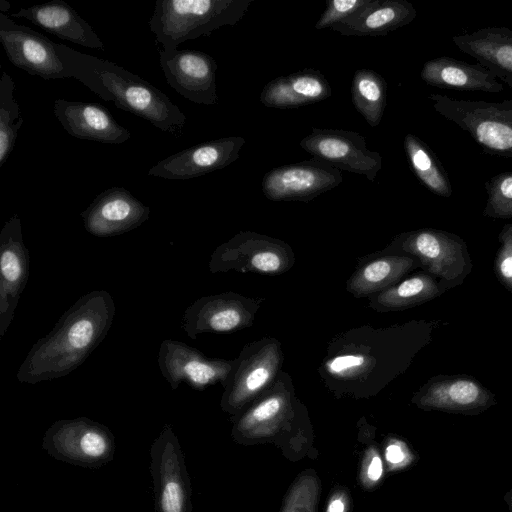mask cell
I'll use <instances>...</instances> for the list:
<instances>
[{
  "label": "cell",
  "instance_id": "5",
  "mask_svg": "<svg viewBox=\"0 0 512 512\" xmlns=\"http://www.w3.org/2000/svg\"><path fill=\"white\" fill-rule=\"evenodd\" d=\"M434 110L466 131L491 155L512 158V100H463L432 93Z\"/></svg>",
  "mask_w": 512,
  "mask_h": 512
},
{
  "label": "cell",
  "instance_id": "25",
  "mask_svg": "<svg viewBox=\"0 0 512 512\" xmlns=\"http://www.w3.org/2000/svg\"><path fill=\"white\" fill-rule=\"evenodd\" d=\"M327 79L318 71L306 68L268 82L260 93V101L269 108H298L331 96Z\"/></svg>",
  "mask_w": 512,
  "mask_h": 512
},
{
  "label": "cell",
  "instance_id": "23",
  "mask_svg": "<svg viewBox=\"0 0 512 512\" xmlns=\"http://www.w3.org/2000/svg\"><path fill=\"white\" fill-rule=\"evenodd\" d=\"M462 52L472 56L512 89V30L486 27L452 37Z\"/></svg>",
  "mask_w": 512,
  "mask_h": 512
},
{
  "label": "cell",
  "instance_id": "21",
  "mask_svg": "<svg viewBox=\"0 0 512 512\" xmlns=\"http://www.w3.org/2000/svg\"><path fill=\"white\" fill-rule=\"evenodd\" d=\"M10 16L26 19L36 26L86 48L104 50V43L92 26L63 0H50L27 8H20Z\"/></svg>",
  "mask_w": 512,
  "mask_h": 512
},
{
  "label": "cell",
  "instance_id": "40",
  "mask_svg": "<svg viewBox=\"0 0 512 512\" xmlns=\"http://www.w3.org/2000/svg\"><path fill=\"white\" fill-rule=\"evenodd\" d=\"M506 500L508 502L510 512H512V490L508 493Z\"/></svg>",
  "mask_w": 512,
  "mask_h": 512
},
{
  "label": "cell",
  "instance_id": "4",
  "mask_svg": "<svg viewBox=\"0 0 512 512\" xmlns=\"http://www.w3.org/2000/svg\"><path fill=\"white\" fill-rule=\"evenodd\" d=\"M254 0H156L149 26L156 43L172 52L188 40L236 25Z\"/></svg>",
  "mask_w": 512,
  "mask_h": 512
},
{
  "label": "cell",
  "instance_id": "10",
  "mask_svg": "<svg viewBox=\"0 0 512 512\" xmlns=\"http://www.w3.org/2000/svg\"><path fill=\"white\" fill-rule=\"evenodd\" d=\"M0 42L9 61L44 80L70 78L57 52V44L0 12Z\"/></svg>",
  "mask_w": 512,
  "mask_h": 512
},
{
  "label": "cell",
  "instance_id": "28",
  "mask_svg": "<svg viewBox=\"0 0 512 512\" xmlns=\"http://www.w3.org/2000/svg\"><path fill=\"white\" fill-rule=\"evenodd\" d=\"M444 292L435 277L420 272L375 294L370 299L369 306L382 312L404 310L435 299Z\"/></svg>",
  "mask_w": 512,
  "mask_h": 512
},
{
  "label": "cell",
  "instance_id": "32",
  "mask_svg": "<svg viewBox=\"0 0 512 512\" xmlns=\"http://www.w3.org/2000/svg\"><path fill=\"white\" fill-rule=\"evenodd\" d=\"M487 200L483 210L485 217L512 218V172H502L484 184Z\"/></svg>",
  "mask_w": 512,
  "mask_h": 512
},
{
  "label": "cell",
  "instance_id": "7",
  "mask_svg": "<svg viewBox=\"0 0 512 512\" xmlns=\"http://www.w3.org/2000/svg\"><path fill=\"white\" fill-rule=\"evenodd\" d=\"M282 360L281 344L275 338H263L246 345L223 384V407L236 411L263 393L278 376Z\"/></svg>",
  "mask_w": 512,
  "mask_h": 512
},
{
  "label": "cell",
  "instance_id": "15",
  "mask_svg": "<svg viewBox=\"0 0 512 512\" xmlns=\"http://www.w3.org/2000/svg\"><path fill=\"white\" fill-rule=\"evenodd\" d=\"M159 63L167 84L182 97L195 104L218 102L216 87L217 63L199 50H159Z\"/></svg>",
  "mask_w": 512,
  "mask_h": 512
},
{
  "label": "cell",
  "instance_id": "18",
  "mask_svg": "<svg viewBox=\"0 0 512 512\" xmlns=\"http://www.w3.org/2000/svg\"><path fill=\"white\" fill-rule=\"evenodd\" d=\"M149 215V206L119 186L102 191L80 214L85 230L97 237L129 232L146 222Z\"/></svg>",
  "mask_w": 512,
  "mask_h": 512
},
{
  "label": "cell",
  "instance_id": "9",
  "mask_svg": "<svg viewBox=\"0 0 512 512\" xmlns=\"http://www.w3.org/2000/svg\"><path fill=\"white\" fill-rule=\"evenodd\" d=\"M300 147L317 160L340 171L362 175L371 182L382 168V156L370 150L365 137L354 131L313 128L300 141Z\"/></svg>",
  "mask_w": 512,
  "mask_h": 512
},
{
  "label": "cell",
  "instance_id": "33",
  "mask_svg": "<svg viewBox=\"0 0 512 512\" xmlns=\"http://www.w3.org/2000/svg\"><path fill=\"white\" fill-rule=\"evenodd\" d=\"M373 0H328L326 9L315 23V29L332 28L366 9Z\"/></svg>",
  "mask_w": 512,
  "mask_h": 512
},
{
  "label": "cell",
  "instance_id": "38",
  "mask_svg": "<svg viewBox=\"0 0 512 512\" xmlns=\"http://www.w3.org/2000/svg\"><path fill=\"white\" fill-rule=\"evenodd\" d=\"M11 5L6 0H0V12L4 13L10 9Z\"/></svg>",
  "mask_w": 512,
  "mask_h": 512
},
{
  "label": "cell",
  "instance_id": "22",
  "mask_svg": "<svg viewBox=\"0 0 512 512\" xmlns=\"http://www.w3.org/2000/svg\"><path fill=\"white\" fill-rule=\"evenodd\" d=\"M165 427L155 446V480L159 512H188V487L178 443Z\"/></svg>",
  "mask_w": 512,
  "mask_h": 512
},
{
  "label": "cell",
  "instance_id": "6",
  "mask_svg": "<svg viewBox=\"0 0 512 512\" xmlns=\"http://www.w3.org/2000/svg\"><path fill=\"white\" fill-rule=\"evenodd\" d=\"M388 248L415 258L445 291L462 284L472 272L466 242L452 232L421 228L397 235Z\"/></svg>",
  "mask_w": 512,
  "mask_h": 512
},
{
  "label": "cell",
  "instance_id": "16",
  "mask_svg": "<svg viewBox=\"0 0 512 512\" xmlns=\"http://www.w3.org/2000/svg\"><path fill=\"white\" fill-rule=\"evenodd\" d=\"M29 263L21 220L14 214L0 232V338L6 334L26 287Z\"/></svg>",
  "mask_w": 512,
  "mask_h": 512
},
{
  "label": "cell",
  "instance_id": "3",
  "mask_svg": "<svg viewBox=\"0 0 512 512\" xmlns=\"http://www.w3.org/2000/svg\"><path fill=\"white\" fill-rule=\"evenodd\" d=\"M57 52L70 78L78 80L117 108L149 121L155 128L180 137L186 116L160 89L123 67L57 44Z\"/></svg>",
  "mask_w": 512,
  "mask_h": 512
},
{
  "label": "cell",
  "instance_id": "27",
  "mask_svg": "<svg viewBox=\"0 0 512 512\" xmlns=\"http://www.w3.org/2000/svg\"><path fill=\"white\" fill-rule=\"evenodd\" d=\"M416 267L420 265L413 257L383 255L363 263L347 281V291L355 297L377 294L400 282Z\"/></svg>",
  "mask_w": 512,
  "mask_h": 512
},
{
  "label": "cell",
  "instance_id": "29",
  "mask_svg": "<svg viewBox=\"0 0 512 512\" xmlns=\"http://www.w3.org/2000/svg\"><path fill=\"white\" fill-rule=\"evenodd\" d=\"M404 149L411 170L419 181L432 193L449 198L452 186L447 173L430 147L417 136L408 133Z\"/></svg>",
  "mask_w": 512,
  "mask_h": 512
},
{
  "label": "cell",
  "instance_id": "12",
  "mask_svg": "<svg viewBox=\"0 0 512 512\" xmlns=\"http://www.w3.org/2000/svg\"><path fill=\"white\" fill-rule=\"evenodd\" d=\"M342 182L339 169L312 158L273 168L264 175L261 187L272 201L309 202Z\"/></svg>",
  "mask_w": 512,
  "mask_h": 512
},
{
  "label": "cell",
  "instance_id": "17",
  "mask_svg": "<svg viewBox=\"0 0 512 512\" xmlns=\"http://www.w3.org/2000/svg\"><path fill=\"white\" fill-rule=\"evenodd\" d=\"M245 144L242 136H227L206 141L158 161L149 176L169 180H186L224 169L240 156Z\"/></svg>",
  "mask_w": 512,
  "mask_h": 512
},
{
  "label": "cell",
  "instance_id": "37",
  "mask_svg": "<svg viewBox=\"0 0 512 512\" xmlns=\"http://www.w3.org/2000/svg\"><path fill=\"white\" fill-rule=\"evenodd\" d=\"M347 503L346 498L341 495H335L329 501L326 512H346Z\"/></svg>",
  "mask_w": 512,
  "mask_h": 512
},
{
  "label": "cell",
  "instance_id": "24",
  "mask_svg": "<svg viewBox=\"0 0 512 512\" xmlns=\"http://www.w3.org/2000/svg\"><path fill=\"white\" fill-rule=\"evenodd\" d=\"M421 79L428 85L459 91L498 93L504 86L480 63H468L449 56H439L424 63Z\"/></svg>",
  "mask_w": 512,
  "mask_h": 512
},
{
  "label": "cell",
  "instance_id": "35",
  "mask_svg": "<svg viewBox=\"0 0 512 512\" xmlns=\"http://www.w3.org/2000/svg\"><path fill=\"white\" fill-rule=\"evenodd\" d=\"M385 456L390 464L400 465L405 463L408 453L402 442L394 441L386 448Z\"/></svg>",
  "mask_w": 512,
  "mask_h": 512
},
{
  "label": "cell",
  "instance_id": "19",
  "mask_svg": "<svg viewBox=\"0 0 512 512\" xmlns=\"http://www.w3.org/2000/svg\"><path fill=\"white\" fill-rule=\"evenodd\" d=\"M45 443L65 460L95 464L112 450V437L106 427L87 418L61 420L47 431Z\"/></svg>",
  "mask_w": 512,
  "mask_h": 512
},
{
  "label": "cell",
  "instance_id": "11",
  "mask_svg": "<svg viewBox=\"0 0 512 512\" xmlns=\"http://www.w3.org/2000/svg\"><path fill=\"white\" fill-rule=\"evenodd\" d=\"M260 304L235 292L203 296L186 308L181 326L191 339L202 333H231L251 326Z\"/></svg>",
  "mask_w": 512,
  "mask_h": 512
},
{
  "label": "cell",
  "instance_id": "34",
  "mask_svg": "<svg viewBox=\"0 0 512 512\" xmlns=\"http://www.w3.org/2000/svg\"><path fill=\"white\" fill-rule=\"evenodd\" d=\"M498 238L500 247L494 260V272L500 283L512 293V231L507 224Z\"/></svg>",
  "mask_w": 512,
  "mask_h": 512
},
{
  "label": "cell",
  "instance_id": "8",
  "mask_svg": "<svg viewBox=\"0 0 512 512\" xmlns=\"http://www.w3.org/2000/svg\"><path fill=\"white\" fill-rule=\"evenodd\" d=\"M295 261L291 247L276 238L242 231L219 245L211 255L212 273L236 270L261 274H281Z\"/></svg>",
  "mask_w": 512,
  "mask_h": 512
},
{
  "label": "cell",
  "instance_id": "2",
  "mask_svg": "<svg viewBox=\"0 0 512 512\" xmlns=\"http://www.w3.org/2000/svg\"><path fill=\"white\" fill-rule=\"evenodd\" d=\"M406 325L375 329L369 325L343 332L328 345L319 374L328 387L354 392L380 389L401 373L412 356Z\"/></svg>",
  "mask_w": 512,
  "mask_h": 512
},
{
  "label": "cell",
  "instance_id": "20",
  "mask_svg": "<svg viewBox=\"0 0 512 512\" xmlns=\"http://www.w3.org/2000/svg\"><path fill=\"white\" fill-rule=\"evenodd\" d=\"M54 114L73 137L103 144H122L130 139V131L121 126L109 110L99 103L56 99Z\"/></svg>",
  "mask_w": 512,
  "mask_h": 512
},
{
  "label": "cell",
  "instance_id": "1",
  "mask_svg": "<svg viewBox=\"0 0 512 512\" xmlns=\"http://www.w3.org/2000/svg\"><path fill=\"white\" fill-rule=\"evenodd\" d=\"M114 316V300L107 291L84 294L31 347L16 373L17 380L36 384L70 374L104 340Z\"/></svg>",
  "mask_w": 512,
  "mask_h": 512
},
{
  "label": "cell",
  "instance_id": "26",
  "mask_svg": "<svg viewBox=\"0 0 512 512\" xmlns=\"http://www.w3.org/2000/svg\"><path fill=\"white\" fill-rule=\"evenodd\" d=\"M416 8L406 0H373L358 15L331 28L344 36H385L410 24Z\"/></svg>",
  "mask_w": 512,
  "mask_h": 512
},
{
  "label": "cell",
  "instance_id": "13",
  "mask_svg": "<svg viewBox=\"0 0 512 512\" xmlns=\"http://www.w3.org/2000/svg\"><path fill=\"white\" fill-rule=\"evenodd\" d=\"M412 402L427 411L478 415L497 404L495 394L467 374L437 375L414 394Z\"/></svg>",
  "mask_w": 512,
  "mask_h": 512
},
{
  "label": "cell",
  "instance_id": "36",
  "mask_svg": "<svg viewBox=\"0 0 512 512\" xmlns=\"http://www.w3.org/2000/svg\"><path fill=\"white\" fill-rule=\"evenodd\" d=\"M383 473V464L381 458L375 454L369 461L366 476L370 482L378 481Z\"/></svg>",
  "mask_w": 512,
  "mask_h": 512
},
{
  "label": "cell",
  "instance_id": "41",
  "mask_svg": "<svg viewBox=\"0 0 512 512\" xmlns=\"http://www.w3.org/2000/svg\"><path fill=\"white\" fill-rule=\"evenodd\" d=\"M507 226L509 227V229L512 231V224H507Z\"/></svg>",
  "mask_w": 512,
  "mask_h": 512
},
{
  "label": "cell",
  "instance_id": "30",
  "mask_svg": "<svg viewBox=\"0 0 512 512\" xmlns=\"http://www.w3.org/2000/svg\"><path fill=\"white\" fill-rule=\"evenodd\" d=\"M352 102L365 121L376 127L380 124L387 102V83L371 69L355 71L351 83Z\"/></svg>",
  "mask_w": 512,
  "mask_h": 512
},
{
  "label": "cell",
  "instance_id": "31",
  "mask_svg": "<svg viewBox=\"0 0 512 512\" xmlns=\"http://www.w3.org/2000/svg\"><path fill=\"white\" fill-rule=\"evenodd\" d=\"M14 90L13 78L3 71L0 79V168L13 151L18 131L24 123Z\"/></svg>",
  "mask_w": 512,
  "mask_h": 512
},
{
  "label": "cell",
  "instance_id": "14",
  "mask_svg": "<svg viewBox=\"0 0 512 512\" xmlns=\"http://www.w3.org/2000/svg\"><path fill=\"white\" fill-rule=\"evenodd\" d=\"M234 360L206 357L202 352L186 343L165 339L158 352V366L161 374L172 389L185 382L197 390L210 385L225 383Z\"/></svg>",
  "mask_w": 512,
  "mask_h": 512
},
{
  "label": "cell",
  "instance_id": "39",
  "mask_svg": "<svg viewBox=\"0 0 512 512\" xmlns=\"http://www.w3.org/2000/svg\"><path fill=\"white\" fill-rule=\"evenodd\" d=\"M287 512H307V511H306V508H304L302 506L301 507L300 506H298V507H296V506L292 507L291 506L290 510L287 511Z\"/></svg>",
  "mask_w": 512,
  "mask_h": 512
}]
</instances>
